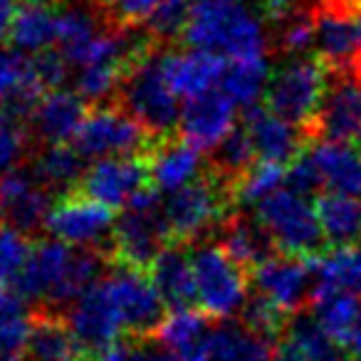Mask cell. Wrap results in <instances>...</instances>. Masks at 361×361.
Wrapping results in <instances>:
<instances>
[{"instance_id":"e575fe53","label":"cell","mask_w":361,"mask_h":361,"mask_svg":"<svg viewBox=\"0 0 361 361\" xmlns=\"http://www.w3.org/2000/svg\"><path fill=\"white\" fill-rule=\"evenodd\" d=\"M37 151L40 144L32 136L30 126L0 111V176L27 166Z\"/></svg>"},{"instance_id":"3957f363","label":"cell","mask_w":361,"mask_h":361,"mask_svg":"<svg viewBox=\"0 0 361 361\" xmlns=\"http://www.w3.org/2000/svg\"><path fill=\"white\" fill-rule=\"evenodd\" d=\"M235 208L238 203L233 193L213 178L208 169H203L191 183L171 193L164 203L171 238L180 245H198L203 238L216 233Z\"/></svg>"},{"instance_id":"7a4b0ae2","label":"cell","mask_w":361,"mask_h":361,"mask_svg":"<svg viewBox=\"0 0 361 361\" xmlns=\"http://www.w3.org/2000/svg\"><path fill=\"white\" fill-rule=\"evenodd\" d=\"M166 47L156 45L146 57L129 67L116 87L114 102H119L134 119H139L156 139L178 134L180 106L176 92L161 70V55Z\"/></svg>"},{"instance_id":"4fadbf2b","label":"cell","mask_w":361,"mask_h":361,"mask_svg":"<svg viewBox=\"0 0 361 361\" xmlns=\"http://www.w3.org/2000/svg\"><path fill=\"white\" fill-rule=\"evenodd\" d=\"M317 262L319 257H297L277 252L252 267L250 280L255 282L257 292L270 297L285 312L300 314L302 310H310L317 280Z\"/></svg>"},{"instance_id":"816d5d0a","label":"cell","mask_w":361,"mask_h":361,"mask_svg":"<svg viewBox=\"0 0 361 361\" xmlns=\"http://www.w3.org/2000/svg\"><path fill=\"white\" fill-rule=\"evenodd\" d=\"M191 3H216V0H191Z\"/></svg>"},{"instance_id":"ab89813d","label":"cell","mask_w":361,"mask_h":361,"mask_svg":"<svg viewBox=\"0 0 361 361\" xmlns=\"http://www.w3.org/2000/svg\"><path fill=\"white\" fill-rule=\"evenodd\" d=\"M30 336V312L0 314V361H25Z\"/></svg>"},{"instance_id":"8d00e7d4","label":"cell","mask_w":361,"mask_h":361,"mask_svg":"<svg viewBox=\"0 0 361 361\" xmlns=\"http://www.w3.org/2000/svg\"><path fill=\"white\" fill-rule=\"evenodd\" d=\"M292 317L295 314L285 312L280 305H275L270 297H265L257 290L252 292V295L245 300V305L240 307L243 324H245L250 331H255V334L265 336V339H270V341H275L277 336L287 329Z\"/></svg>"},{"instance_id":"60d3db41","label":"cell","mask_w":361,"mask_h":361,"mask_svg":"<svg viewBox=\"0 0 361 361\" xmlns=\"http://www.w3.org/2000/svg\"><path fill=\"white\" fill-rule=\"evenodd\" d=\"M97 3L116 27H141L161 6V0H97Z\"/></svg>"},{"instance_id":"52a82bcc","label":"cell","mask_w":361,"mask_h":361,"mask_svg":"<svg viewBox=\"0 0 361 361\" xmlns=\"http://www.w3.org/2000/svg\"><path fill=\"white\" fill-rule=\"evenodd\" d=\"M326 90V67L319 57H295L272 75L265 106L307 134Z\"/></svg>"},{"instance_id":"484cf974","label":"cell","mask_w":361,"mask_h":361,"mask_svg":"<svg viewBox=\"0 0 361 361\" xmlns=\"http://www.w3.org/2000/svg\"><path fill=\"white\" fill-rule=\"evenodd\" d=\"M324 188L361 198V154L346 141H317L310 149Z\"/></svg>"},{"instance_id":"9a60e30c","label":"cell","mask_w":361,"mask_h":361,"mask_svg":"<svg viewBox=\"0 0 361 361\" xmlns=\"http://www.w3.org/2000/svg\"><path fill=\"white\" fill-rule=\"evenodd\" d=\"M151 186L146 156H106L87 166L75 191L102 206L126 208L129 201Z\"/></svg>"},{"instance_id":"4dcf8cb0","label":"cell","mask_w":361,"mask_h":361,"mask_svg":"<svg viewBox=\"0 0 361 361\" xmlns=\"http://www.w3.org/2000/svg\"><path fill=\"white\" fill-rule=\"evenodd\" d=\"M310 312L329 339L341 346H349L361 314V300L354 292H322L312 297Z\"/></svg>"},{"instance_id":"4316f807","label":"cell","mask_w":361,"mask_h":361,"mask_svg":"<svg viewBox=\"0 0 361 361\" xmlns=\"http://www.w3.org/2000/svg\"><path fill=\"white\" fill-rule=\"evenodd\" d=\"M85 161V156L65 141V144L40 146V151L32 156V161L27 166H30V171L42 186L55 198H60L77 188V183H80L87 171Z\"/></svg>"},{"instance_id":"ac0fdd59","label":"cell","mask_w":361,"mask_h":361,"mask_svg":"<svg viewBox=\"0 0 361 361\" xmlns=\"http://www.w3.org/2000/svg\"><path fill=\"white\" fill-rule=\"evenodd\" d=\"M161 70L176 94L191 99L221 85L228 70V57L213 50H201V47L188 52L166 47L161 55Z\"/></svg>"},{"instance_id":"681fc988","label":"cell","mask_w":361,"mask_h":361,"mask_svg":"<svg viewBox=\"0 0 361 361\" xmlns=\"http://www.w3.org/2000/svg\"><path fill=\"white\" fill-rule=\"evenodd\" d=\"M349 346L356 356H361V314H359V322H356V326H354V334H351Z\"/></svg>"},{"instance_id":"7402d4cb","label":"cell","mask_w":361,"mask_h":361,"mask_svg":"<svg viewBox=\"0 0 361 361\" xmlns=\"http://www.w3.org/2000/svg\"><path fill=\"white\" fill-rule=\"evenodd\" d=\"M216 235L218 245L226 250V255L247 272H252V267L280 252L270 233L262 228V223L255 216H247L238 208L221 223Z\"/></svg>"},{"instance_id":"9c48e42d","label":"cell","mask_w":361,"mask_h":361,"mask_svg":"<svg viewBox=\"0 0 361 361\" xmlns=\"http://www.w3.org/2000/svg\"><path fill=\"white\" fill-rule=\"evenodd\" d=\"M45 231L72 247H92L109 257L114 252V211L80 191L55 198Z\"/></svg>"},{"instance_id":"8fae6325","label":"cell","mask_w":361,"mask_h":361,"mask_svg":"<svg viewBox=\"0 0 361 361\" xmlns=\"http://www.w3.org/2000/svg\"><path fill=\"white\" fill-rule=\"evenodd\" d=\"M104 277L126 334L141 336V339L154 336L166 317V305L149 275L121 262H111Z\"/></svg>"},{"instance_id":"836d02e7","label":"cell","mask_w":361,"mask_h":361,"mask_svg":"<svg viewBox=\"0 0 361 361\" xmlns=\"http://www.w3.org/2000/svg\"><path fill=\"white\" fill-rule=\"evenodd\" d=\"M272 23H275L272 47L282 55L302 57L314 45V13H312V8H290Z\"/></svg>"},{"instance_id":"7c38bea8","label":"cell","mask_w":361,"mask_h":361,"mask_svg":"<svg viewBox=\"0 0 361 361\" xmlns=\"http://www.w3.org/2000/svg\"><path fill=\"white\" fill-rule=\"evenodd\" d=\"M361 134V82L349 70H326L319 111L307 129V141H351Z\"/></svg>"},{"instance_id":"ffe728a7","label":"cell","mask_w":361,"mask_h":361,"mask_svg":"<svg viewBox=\"0 0 361 361\" xmlns=\"http://www.w3.org/2000/svg\"><path fill=\"white\" fill-rule=\"evenodd\" d=\"M146 164H149L151 186L166 193L183 188L206 169V164L201 166V151L191 141L183 139L180 131L173 136L156 139L146 154Z\"/></svg>"},{"instance_id":"44dd1931","label":"cell","mask_w":361,"mask_h":361,"mask_svg":"<svg viewBox=\"0 0 361 361\" xmlns=\"http://www.w3.org/2000/svg\"><path fill=\"white\" fill-rule=\"evenodd\" d=\"M146 275L169 310H186L198 302L191 245H180V243L166 245L151 262Z\"/></svg>"},{"instance_id":"ee69618b","label":"cell","mask_w":361,"mask_h":361,"mask_svg":"<svg viewBox=\"0 0 361 361\" xmlns=\"http://www.w3.org/2000/svg\"><path fill=\"white\" fill-rule=\"evenodd\" d=\"M32 67H35V75H37V80L42 82V87H45L47 92H55V90H62L65 82L70 80L72 65L67 62V57L62 55L60 50L47 47V50L32 55Z\"/></svg>"},{"instance_id":"e0dca14e","label":"cell","mask_w":361,"mask_h":361,"mask_svg":"<svg viewBox=\"0 0 361 361\" xmlns=\"http://www.w3.org/2000/svg\"><path fill=\"white\" fill-rule=\"evenodd\" d=\"M218 322L221 319L196 307L171 310V314H166L159 329L154 331V339L178 361H211L213 331Z\"/></svg>"},{"instance_id":"bcb514c9","label":"cell","mask_w":361,"mask_h":361,"mask_svg":"<svg viewBox=\"0 0 361 361\" xmlns=\"http://www.w3.org/2000/svg\"><path fill=\"white\" fill-rule=\"evenodd\" d=\"M20 310H25V297L13 285H3V282H0V314L20 312Z\"/></svg>"},{"instance_id":"8992f818","label":"cell","mask_w":361,"mask_h":361,"mask_svg":"<svg viewBox=\"0 0 361 361\" xmlns=\"http://www.w3.org/2000/svg\"><path fill=\"white\" fill-rule=\"evenodd\" d=\"M72 141L85 159H106V156H146L156 136L119 102L111 99L90 106Z\"/></svg>"},{"instance_id":"603a6c76","label":"cell","mask_w":361,"mask_h":361,"mask_svg":"<svg viewBox=\"0 0 361 361\" xmlns=\"http://www.w3.org/2000/svg\"><path fill=\"white\" fill-rule=\"evenodd\" d=\"M272 361H351V356L324 334L314 317L300 312L275 339Z\"/></svg>"},{"instance_id":"2e32d148","label":"cell","mask_w":361,"mask_h":361,"mask_svg":"<svg viewBox=\"0 0 361 361\" xmlns=\"http://www.w3.org/2000/svg\"><path fill=\"white\" fill-rule=\"evenodd\" d=\"M233 121H235V102L223 90H208L186 99L180 109L178 129L183 139L208 154L231 134Z\"/></svg>"},{"instance_id":"5b68a950","label":"cell","mask_w":361,"mask_h":361,"mask_svg":"<svg viewBox=\"0 0 361 361\" xmlns=\"http://www.w3.org/2000/svg\"><path fill=\"white\" fill-rule=\"evenodd\" d=\"M255 218L270 233L277 250L285 255L322 257L329 250L317 211L307 198L297 196L290 188H277L257 201Z\"/></svg>"},{"instance_id":"cb8c5ba5","label":"cell","mask_w":361,"mask_h":361,"mask_svg":"<svg viewBox=\"0 0 361 361\" xmlns=\"http://www.w3.org/2000/svg\"><path fill=\"white\" fill-rule=\"evenodd\" d=\"M87 111H90V104L77 92H47L37 106L35 116L30 119V131L40 146L65 144L67 139H75Z\"/></svg>"},{"instance_id":"83f0119b","label":"cell","mask_w":361,"mask_h":361,"mask_svg":"<svg viewBox=\"0 0 361 361\" xmlns=\"http://www.w3.org/2000/svg\"><path fill=\"white\" fill-rule=\"evenodd\" d=\"M314 211L329 247L361 243V198L324 191L314 198Z\"/></svg>"},{"instance_id":"f1b7e54d","label":"cell","mask_w":361,"mask_h":361,"mask_svg":"<svg viewBox=\"0 0 361 361\" xmlns=\"http://www.w3.org/2000/svg\"><path fill=\"white\" fill-rule=\"evenodd\" d=\"M255 146L247 134L245 126H233V131L216 146L208 151L206 169L213 178H218L228 191L235 198V191L240 186V180L245 178L247 171L255 166ZM238 203V201H235Z\"/></svg>"},{"instance_id":"d6a6232c","label":"cell","mask_w":361,"mask_h":361,"mask_svg":"<svg viewBox=\"0 0 361 361\" xmlns=\"http://www.w3.org/2000/svg\"><path fill=\"white\" fill-rule=\"evenodd\" d=\"M267 60L252 57V60H231L226 75H223L221 90L235 102L238 106H255L257 97L262 94L267 82Z\"/></svg>"},{"instance_id":"277c9868","label":"cell","mask_w":361,"mask_h":361,"mask_svg":"<svg viewBox=\"0 0 361 361\" xmlns=\"http://www.w3.org/2000/svg\"><path fill=\"white\" fill-rule=\"evenodd\" d=\"M111 238H114L111 262H121L141 272H149L156 255L173 243L164 203L154 186L144 188L131 198L119 221L114 223Z\"/></svg>"},{"instance_id":"f6af8a7d","label":"cell","mask_w":361,"mask_h":361,"mask_svg":"<svg viewBox=\"0 0 361 361\" xmlns=\"http://www.w3.org/2000/svg\"><path fill=\"white\" fill-rule=\"evenodd\" d=\"M124 361H178V359L169 349H164L154 336H146V339L136 336Z\"/></svg>"},{"instance_id":"f546056e","label":"cell","mask_w":361,"mask_h":361,"mask_svg":"<svg viewBox=\"0 0 361 361\" xmlns=\"http://www.w3.org/2000/svg\"><path fill=\"white\" fill-rule=\"evenodd\" d=\"M275 341L250 331L240 319H221L213 331L211 361H272Z\"/></svg>"},{"instance_id":"d6986e66","label":"cell","mask_w":361,"mask_h":361,"mask_svg":"<svg viewBox=\"0 0 361 361\" xmlns=\"http://www.w3.org/2000/svg\"><path fill=\"white\" fill-rule=\"evenodd\" d=\"M243 126H245L247 134H250L255 154L260 156V161L290 166L292 161L300 154H305L307 146H310L305 131L297 129L290 121L275 116L265 104L250 106Z\"/></svg>"},{"instance_id":"6da1fadb","label":"cell","mask_w":361,"mask_h":361,"mask_svg":"<svg viewBox=\"0 0 361 361\" xmlns=\"http://www.w3.org/2000/svg\"><path fill=\"white\" fill-rule=\"evenodd\" d=\"M183 42L201 50H213L231 60L265 57L267 42L262 25L240 0L191 3Z\"/></svg>"},{"instance_id":"7bdbcfd3","label":"cell","mask_w":361,"mask_h":361,"mask_svg":"<svg viewBox=\"0 0 361 361\" xmlns=\"http://www.w3.org/2000/svg\"><path fill=\"white\" fill-rule=\"evenodd\" d=\"M32 77H35L32 57H25L18 50H0V106L18 87Z\"/></svg>"},{"instance_id":"5bb4252c","label":"cell","mask_w":361,"mask_h":361,"mask_svg":"<svg viewBox=\"0 0 361 361\" xmlns=\"http://www.w3.org/2000/svg\"><path fill=\"white\" fill-rule=\"evenodd\" d=\"M52 206L55 196L35 178L30 166L0 176V223L16 228L25 238L40 240Z\"/></svg>"},{"instance_id":"f35d334b","label":"cell","mask_w":361,"mask_h":361,"mask_svg":"<svg viewBox=\"0 0 361 361\" xmlns=\"http://www.w3.org/2000/svg\"><path fill=\"white\" fill-rule=\"evenodd\" d=\"M30 250V238H25L6 223H0V282L3 285L16 287Z\"/></svg>"},{"instance_id":"30bf717a","label":"cell","mask_w":361,"mask_h":361,"mask_svg":"<svg viewBox=\"0 0 361 361\" xmlns=\"http://www.w3.org/2000/svg\"><path fill=\"white\" fill-rule=\"evenodd\" d=\"M65 317L85 361H94L102 351L109 349L119 336L126 334L104 275L80 300L67 307Z\"/></svg>"},{"instance_id":"b9f144b4","label":"cell","mask_w":361,"mask_h":361,"mask_svg":"<svg viewBox=\"0 0 361 361\" xmlns=\"http://www.w3.org/2000/svg\"><path fill=\"white\" fill-rule=\"evenodd\" d=\"M285 183L290 191H295L302 198H317L319 193H324V180H322V173L310 151L300 154L287 166Z\"/></svg>"},{"instance_id":"d4e9b609","label":"cell","mask_w":361,"mask_h":361,"mask_svg":"<svg viewBox=\"0 0 361 361\" xmlns=\"http://www.w3.org/2000/svg\"><path fill=\"white\" fill-rule=\"evenodd\" d=\"M25 361H85L65 312L32 307Z\"/></svg>"},{"instance_id":"74e56055","label":"cell","mask_w":361,"mask_h":361,"mask_svg":"<svg viewBox=\"0 0 361 361\" xmlns=\"http://www.w3.org/2000/svg\"><path fill=\"white\" fill-rule=\"evenodd\" d=\"M287 166L270 164V161H260L245 173V178L240 180V186L235 191V201L240 203H257L265 196H270L272 191L280 188V183H285Z\"/></svg>"},{"instance_id":"d590c367","label":"cell","mask_w":361,"mask_h":361,"mask_svg":"<svg viewBox=\"0 0 361 361\" xmlns=\"http://www.w3.org/2000/svg\"><path fill=\"white\" fill-rule=\"evenodd\" d=\"M188 18H191V0H161L154 16L141 27L156 45L176 47V42L183 40Z\"/></svg>"},{"instance_id":"7dc6e473","label":"cell","mask_w":361,"mask_h":361,"mask_svg":"<svg viewBox=\"0 0 361 361\" xmlns=\"http://www.w3.org/2000/svg\"><path fill=\"white\" fill-rule=\"evenodd\" d=\"M20 6L23 0H0V42L11 35L13 20H16V13Z\"/></svg>"},{"instance_id":"c3c4849f","label":"cell","mask_w":361,"mask_h":361,"mask_svg":"<svg viewBox=\"0 0 361 361\" xmlns=\"http://www.w3.org/2000/svg\"><path fill=\"white\" fill-rule=\"evenodd\" d=\"M292 8V0H267V16L275 20L282 13H287Z\"/></svg>"},{"instance_id":"f907efd6","label":"cell","mask_w":361,"mask_h":361,"mask_svg":"<svg viewBox=\"0 0 361 361\" xmlns=\"http://www.w3.org/2000/svg\"><path fill=\"white\" fill-rule=\"evenodd\" d=\"M354 141H356V151H359V154H361V134H359V136H356V139H354Z\"/></svg>"},{"instance_id":"ba28073f","label":"cell","mask_w":361,"mask_h":361,"mask_svg":"<svg viewBox=\"0 0 361 361\" xmlns=\"http://www.w3.org/2000/svg\"><path fill=\"white\" fill-rule=\"evenodd\" d=\"M201 310L216 319H231L247 300L250 272L226 255L221 245H198L191 252Z\"/></svg>"},{"instance_id":"1f68e13d","label":"cell","mask_w":361,"mask_h":361,"mask_svg":"<svg viewBox=\"0 0 361 361\" xmlns=\"http://www.w3.org/2000/svg\"><path fill=\"white\" fill-rule=\"evenodd\" d=\"M322 292H361V243L329 247L317 262L314 295ZM312 305V302H310Z\"/></svg>"}]
</instances>
